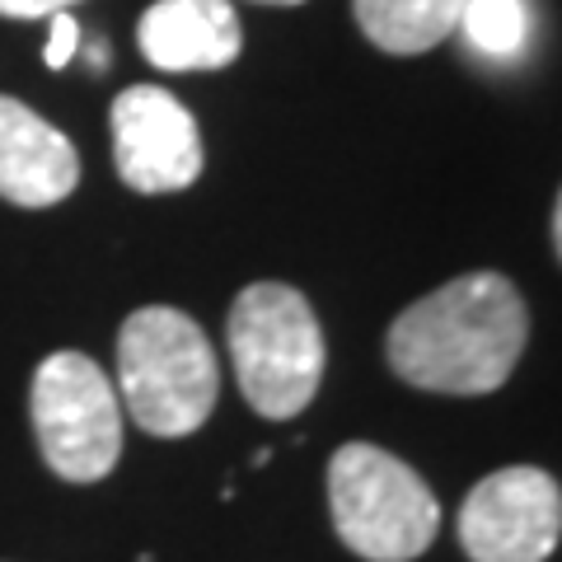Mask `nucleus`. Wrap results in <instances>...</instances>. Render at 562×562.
<instances>
[{
    "mask_svg": "<svg viewBox=\"0 0 562 562\" xmlns=\"http://www.w3.org/2000/svg\"><path fill=\"white\" fill-rule=\"evenodd\" d=\"M530 310L502 272H464L422 295L390 324L384 357L394 375L431 394H492L516 371Z\"/></svg>",
    "mask_w": 562,
    "mask_h": 562,
    "instance_id": "nucleus-1",
    "label": "nucleus"
},
{
    "mask_svg": "<svg viewBox=\"0 0 562 562\" xmlns=\"http://www.w3.org/2000/svg\"><path fill=\"white\" fill-rule=\"evenodd\" d=\"M117 384L140 431L165 441L192 436L221 394L216 351L183 310L146 305L117 333Z\"/></svg>",
    "mask_w": 562,
    "mask_h": 562,
    "instance_id": "nucleus-2",
    "label": "nucleus"
},
{
    "mask_svg": "<svg viewBox=\"0 0 562 562\" xmlns=\"http://www.w3.org/2000/svg\"><path fill=\"white\" fill-rule=\"evenodd\" d=\"M231 361L239 394L258 417H295L324 380V333L310 301L281 281H254L231 305Z\"/></svg>",
    "mask_w": 562,
    "mask_h": 562,
    "instance_id": "nucleus-3",
    "label": "nucleus"
},
{
    "mask_svg": "<svg viewBox=\"0 0 562 562\" xmlns=\"http://www.w3.org/2000/svg\"><path fill=\"white\" fill-rule=\"evenodd\" d=\"M333 530L366 562H413L441 530V506L422 473L371 441H347L328 460Z\"/></svg>",
    "mask_w": 562,
    "mask_h": 562,
    "instance_id": "nucleus-4",
    "label": "nucleus"
},
{
    "mask_svg": "<svg viewBox=\"0 0 562 562\" xmlns=\"http://www.w3.org/2000/svg\"><path fill=\"white\" fill-rule=\"evenodd\" d=\"M33 436L47 469L66 483L109 479L122 454V403L85 351H52L33 371Z\"/></svg>",
    "mask_w": 562,
    "mask_h": 562,
    "instance_id": "nucleus-5",
    "label": "nucleus"
},
{
    "mask_svg": "<svg viewBox=\"0 0 562 562\" xmlns=\"http://www.w3.org/2000/svg\"><path fill=\"white\" fill-rule=\"evenodd\" d=\"M562 539V487L535 464H512L469 487L460 549L469 562H543Z\"/></svg>",
    "mask_w": 562,
    "mask_h": 562,
    "instance_id": "nucleus-6",
    "label": "nucleus"
},
{
    "mask_svg": "<svg viewBox=\"0 0 562 562\" xmlns=\"http://www.w3.org/2000/svg\"><path fill=\"white\" fill-rule=\"evenodd\" d=\"M113 165L136 192H183L202 173V132L160 85H132L113 99Z\"/></svg>",
    "mask_w": 562,
    "mask_h": 562,
    "instance_id": "nucleus-7",
    "label": "nucleus"
},
{
    "mask_svg": "<svg viewBox=\"0 0 562 562\" xmlns=\"http://www.w3.org/2000/svg\"><path fill=\"white\" fill-rule=\"evenodd\" d=\"M80 183L76 146L20 99L0 94V198L14 206H57Z\"/></svg>",
    "mask_w": 562,
    "mask_h": 562,
    "instance_id": "nucleus-8",
    "label": "nucleus"
},
{
    "mask_svg": "<svg viewBox=\"0 0 562 562\" xmlns=\"http://www.w3.org/2000/svg\"><path fill=\"white\" fill-rule=\"evenodd\" d=\"M136 43L160 70H221L239 57L244 29L231 0H155Z\"/></svg>",
    "mask_w": 562,
    "mask_h": 562,
    "instance_id": "nucleus-9",
    "label": "nucleus"
},
{
    "mask_svg": "<svg viewBox=\"0 0 562 562\" xmlns=\"http://www.w3.org/2000/svg\"><path fill=\"white\" fill-rule=\"evenodd\" d=\"M464 5L469 0H351V14L380 52L417 57L460 33Z\"/></svg>",
    "mask_w": 562,
    "mask_h": 562,
    "instance_id": "nucleus-10",
    "label": "nucleus"
},
{
    "mask_svg": "<svg viewBox=\"0 0 562 562\" xmlns=\"http://www.w3.org/2000/svg\"><path fill=\"white\" fill-rule=\"evenodd\" d=\"M460 29L487 57H516L525 33H530V14H525L520 0H469Z\"/></svg>",
    "mask_w": 562,
    "mask_h": 562,
    "instance_id": "nucleus-11",
    "label": "nucleus"
},
{
    "mask_svg": "<svg viewBox=\"0 0 562 562\" xmlns=\"http://www.w3.org/2000/svg\"><path fill=\"white\" fill-rule=\"evenodd\" d=\"M76 47H80V24L70 20L66 10L52 14V33H47V47H43V61L52 70H61L70 57H76Z\"/></svg>",
    "mask_w": 562,
    "mask_h": 562,
    "instance_id": "nucleus-12",
    "label": "nucleus"
},
{
    "mask_svg": "<svg viewBox=\"0 0 562 562\" xmlns=\"http://www.w3.org/2000/svg\"><path fill=\"white\" fill-rule=\"evenodd\" d=\"M66 5H76V0H0V14L5 20H52Z\"/></svg>",
    "mask_w": 562,
    "mask_h": 562,
    "instance_id": "nucleus-13",
    "label": "nucleus"
},
{
    "mask_svg": "<svg viewBox=\"0 0 562 562\" xmlns=\"http://www.w3.org/2000/svg\"><path fill=\"white\" fill-rule=\"evenodd\" d=\"M553 244H558V258H562V192H558V206H553Z\"/></svg>",
    "mask_w": 562,
    "mask_h": 562,
    "instance_id": "nucleus-14",
    "label": "nucleus"
},
{
    "mask_svg": "<svg viewBox=\"0 0 562 562\" xmlns=\"http://www.w3.org/2000/svg\"><path fill=\"white\" fill-rule=\"evenodd\" d=\"M268 460H272V450H268V446H262V450H254V460H249V464H254V469H262V464H268Z\"/></svg>",
    "mask_w": 562,
    "mask_h": 562,
    "instance_id": "nucleus-15",
    "label": "nucleus"
},
{
    "mask_svg": "<svg viewBox=\"0 0 562 562\" xmlns=\"http://www.w3.org/2000/svg\"><path fill=\"white\" fill-rule=\"evenodd\" d=\"M258 5H305V0H258Z\"/></svg>",
    "mask_w": 562,
    "mask_h": 562,
    "instance_id": "nucleus-16",
    "label": "nucleus"
}]
</instances>
